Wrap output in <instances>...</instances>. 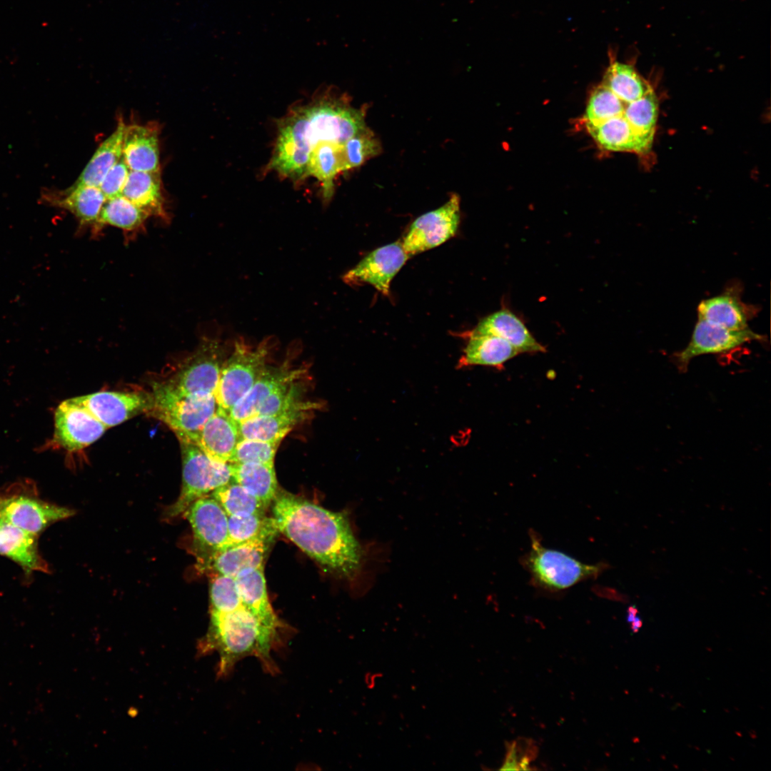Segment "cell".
<instances>
[{"instance_id": "cell-1", "label": "cell", "mask_w": 771, "mask_h": 771, "mask_svg": "<svg viewBox=\"0 0 771 771\" xmlns=\"http://www.w3.org/2000/svg\"><path fill=\"white\" fill-rule=\"evenodd\" d=\"M364 110L336 96L292 109L278 123L269 168L294 181L303 180L309 156L323 145H344L367 128Z\"/></svg>"}, {"instance_id": "cell-2", "label": "cell", "mask_w": 771, "mask_h": 771, "mask_svg": "<svg viewBox=\"0 0 771 771\" xmlns=\"http://www.w3.org/2000/svg\"><path fill=\"white\" fill-rule=\"evenodd\" d=\"M273 503L278 532L326 570L348 579L354 577L363 554L346 514L286 493H278Z\"/></svg>"}, {"instance_id": "cell-3", "label": "cell", "mask_w": 771, "mask_h": 771, "mask_svg": "<svg viewBox=\"0 0 771 771\" xmlns=\"http://www.w3.org/2000/svg\"><path fill=\"white\" fill-rule=\"evenodd\" d=\"M281 633L263 625L244 606L229 613L211 612V625L198 644L201 655L216 652L217 674L227 675L241 659L256 657L271 674L278 671L271 652L282 645Z\"/></svg>"}, {"instance_id": "cell-4", "label": "cell", "mask_w": 771, "mask_h": 771, "mask_svg": "<svg viewBox=\"0 0 771 771\" xmlns=\"http://www.w3.org/2000/svg\"><path fill=\"white\" fill-rule=\"evenodd\" d=\"M148 414L166 424L178 440L194 443L206 422L218 408L215 395H189L168 382L156 383Z\"/></svg>"}, {"instance_id": "cell-5", "label": "cell", "mask_w": 771, "mask_h": 771, "mask_svg": "<svg viewBox=\"0 0 771 771\" xmlns=\"http://www.w3.org/2000/svg\"><path fill=\"white\" fill-rule=\"evenodd\" d=\"M531 549L520 560L535 587L551 592L567 589L575 584L596 578L610 565L604 562L583 563L566 554L545 548L538 535L530 532Z\"/></svg>"}, {"instance_id": "cell-6", "label": "cell", "mask_w": 771, "mask_h": 771, "mask_svg": "<svg viewBox=\"0 0 771 771\" xmlns=\"http://www.w3.org/2000/svg\"><path fill=\"white\" fill-rule=\"evenodd\" d=\"M271 339H264L256 347L242 338L235 341L232 352L222 365L215 393L218 408L229 413L249 391L268 366L274 346Z\"/></svg>"}, {"instance_id": "cell-7", "label": "cell", "mask_w": 771, "mask_h": 771, "mask_svg": "<svg viewBox=\"0 0 771 771\" xmlns=\"http://www.w3.org/2000/svg\"><path fill=\"white\" fill-rule=\"evenodd\" d=\"M182 456V488L169 508L171 517L184 514L191 504L231 480L229 463L216 462L197 445L179 440Z\"/></svg>"}, {"instance_id": "cell-8", "label": "cell", "mask_w": 771, "mask_h": 771, "mask_svg": "<svg viewBox=\"0 0 771 771\" xmlns=\"http://www.w3.org/2000/svg\"><path fill=\"white\" fill-rule=\"evenodd\" d=\"M224 361L225 347L220 339L205 338L168 382L183 394L215 395Z\"/></svg>"}, {"instance_id": "cell-9", "label": "cell", "mask_w": 771, "mask_h": 771, "mask_svg": "<svg viewBox=\"0 0 771 771\" xmlns=\"http://www.w3.org/2000/svg\"><path fill=\"white\" fill-rule=\"evenodd\" d=\"M460 222V198L450 196L437 209L417 218L411 224L402 244L409 256L441 245L453 237Z\"/></svg>"}, {"instance_id": "cell-10", "label": "cell", "mask_w": 771, "mask_h": 771, "mask_svg": "<svg viewBox=\"0 0 771 771\" xmlns=\"http://www.w3.org/2000/svg\"><path fill=\"white\" fill-rule=\"evenodd\" d=\"M764 338L749 328L729 330L697 319L690 342L684 349L673 355L674 362L680 371L686 372L690 361L697 356L727 353Z\"/></svg>"}, {"instance_id": "cell-11", "label": "cell", "mask_w": 771, "mask_h": 771, "mask_svg": "<svg viewBox=\"0 0 771 771\" xmlns=\"http://www.w3.org/2000/svg\"><path fill=\"white\" fill-rule=\"evenodd\" d=\"M0 508L4 520L36 535L74 514L71 509L46 502L28 492L1 496Z\"/></svg>"}, {"instance_id": "cell-12", "label": "cell", "mask_w": 771, "mask_h": 771, "mask_svg": "<svg viewBox=\"0 0 771 771\" xmlns=\"http://www.w3.org/2000/svg\"><path fill=\"white\" fill-rule=\"evenodd\" d=\"M107 428L74 398L61 402L54 415V441L67 451L81 450L96 441Z\"/></svg>"}, {"instance_id": "cell-13", "label": "cell", "mask_w": 771, "mask_h": 771, "mask_svg": "<svg viewBox=\"0 0 771 771\" xmlns=\"http://www.w3.org/2000/svg\"><path fill=\"white\" fill-rule=\"evenodd\" d=\"M409 257L401 241L386 245L369 253L343 276V281L350 286L369 283L388 296L392 279Z\"/></svg>"}, {"instance_id": "cell-14", "label": "cell", "mask_w": 771, "mask_h": 771, "mask_svg": "<svg viewBox=\"0 0 771 771\" xmlns=\"http://www.w3.org/2000/svg\"><path fill=\"white\" fill-rule=\"evenodd\" d=\"M107 428L117 425L151 408V394L100 391L73 398Z\"/></svg>"}, {"instance_id": "cell-15", "label": "cell", "mask_w": 771, "mask_h": 771, "mask_svg": "<svg viewBox=\"0 0 771 771\" xmlns=\"http://www.w3.org/2000/svg\"><path fill=\"white\" fill-rule=\"evenodd\" d=\"M192 528L196 541L208 554L226 548L228 516L213 497H201L184 513Z\"/></svg>"}, {"instance_id": "cell-16", "label": "cell", "mask_w": 771, "mask_h": 771, "mask_svg": "<svg viewBox=\"0 0 771 771\" xmlns=\"http://www.w3.org/2000/svg\"><path fill=\"white\" fill-rule=\"evenodd\" d=\"M319 408L320 403L303 400L276 414L253 415L238 424L240 438L281 442L296 425L306 421Z\"/></svg>"}, {"instance_id": "cell-17", "label": "cell", "mask_w": 771, "mask_h": 771, "mask_svg": "<svg viewBox=\"0 0 771 771\" xmlns=\"http://www.w3.org/2000/svg\"><path fill=\"white\" fill-rule=\"evenodd\" d=\"M740 286H730L721 294L702 300L697 306V319L729 330H743L756 313L753 306L742 301Z\"/></svg>"}, {"instance_id": "cell-18", "label": "cell", "mask_w": 771, "mask_h": 771, "mask_svg": "<svg viewBox=\"0 0 771 771\" xmlns=\"http://www.w3.org/2000/svg\"><path fill=\"white\" fill-rule=\"evenodd\" d=\"M306 371L303 367L291 366L288 361L278 366L268 365L249 391L231 410V417L237 424L252 417L277 388L288 381L303 378Z\"/></svg>"}, {"instance_id": "cell-19", "label": "cell", "mask_w": 771, "mask_h": 771, "mask_svg": "<svg viewBox=\"0 0 771 771\" xmlns=\"http://www.w3.org/2000/svg\"><path fill=\"white\" fill-rule=\"evenodd\" d=\"M158 134L154 124L125 125L122 157L131 171H160Z\"/></svg>"}, {"instance_id": "cell-20", "label": "cell", "mask_w": 771, "mask_h": 771, "mask_svg": "<svg viewBox=\"0 0 771 771\" xmlns=\"http://www.w3.org/2000/svg\"><path fill=\"white\" fill-rule=\"evenodd\" d=\"M273 539L258 538L236 544L208 555L206 565L214 573L236 578L248 568L263 567Z\"/></svg>"}, {"instance_id": "cell-21", "label": "cell", "mask_w": 771, "mask_h": 771, "mask_svg": "<svg viewBox=\"0 0 771 771\" xmlns=\"http://www.w3.org/2000/svg\"><path fill=\"white\" fill-rule=\"evenodd\" d=\"M240 439L238 424L218 408L206 422L193 443L212 460L228 463Z\"/></svg>"}, {"instance_id": "cell-22", "label": "cell", "mask_w": 771, "mask_h": 771, "mask_svg": "<svg viewBox=\"0 0 771 771\" xmlns=\"http://www.w3.org/2000/svg\"><path fill=\"white\" fill-rule=\"evenodd\" d=\"M585 127L598 146L606 151L642 154L651 148L653 141L635 131L623 116Z\"/></svg>"}, {"instance_id": "cell-23", "label": "cell", "mask_w": 771, "mask_h": 771, "mask_svg": "<svg viewBox=\"0 0 771 771\" xmlns=\"http://www.w3.org/2000/svg\"><path fill=\"white\" fill-rule=\"evenodd\" d=\"M470 334L500 337L510 343L519 353L545 351V348L535 340L523 322L508 309H501L486 316Z\"/></svg>"}, {"instance_id": "cell-24", "label": "cell", "mask_w": 771, "mask_h": 771, "mask_svg": "<svg viewBox=\"0 0 771 771\" xmlns=\"http://www.w3.org/2000/svg\"><path fill=\"white\" fill-rule=\"evenodd\" d=\"M38 537L3 518L0 522V555L16 563L26 573H47L48 565L39 551Z\"/></svg>"}, {"instance_id": "cell-25", "label": "cell", "mask_w": 771, "mask_h": 771, "mask_svg": "<svg viewBox=\"0 0 771 771\" xmlns=\"http://www.w3.org/2000/svg\"><path fill=\"white\" fill-rule=\"evenodd\" d=\"M235 580L243 606L263 625L281 633L283 624L271 605L263 567L246 569Z\"/></svg>"}, {"instance_id": "cell-26", "label": "cell", "mask_w": 771, "mask_h": 771, "mask_svg": "<svg viewBox=\"0 0 771 771\" xmlns=\"http://www.w3.org/2000/svg\"><path fill=\"white\" fill-rule=\"evenodd\" d=\"M44 200L72 213L79 229L90 228L92 232L106 198L99 187L71 186L59 194L45 195Z\"/></svg>"}, {"instance_id": "cell-27", "label": "cell", "mask_w": 771, "mask_h": 771, "mask_svg": "<svg viewBox=\"0 0 771 771\" xmlns=\"http://www.w3.org/2000/svg\"><path fill=\"white\" fill-rule=\"evenodd\" d=\"M122 196L144 212L148 217L166 220L160 171H131L122 191Z\"/></svg>"}, {"instance_id": "cell-28", "label": "cell", "mask_w": 771, "mask_h": 771, "mask_svg": "<svg viewBox=\"0 0 771 771\" xmlns=\"http://www.w3.org/2000/svg\"><path fill=\"white\" fill-rule=\"evenodd\" d=\"M519 354L505 340L493 335H469L458 367L486 366L503 368L508 361Z\"/></svg>"}, {"instance_id": "cell-29", "label": "cell", "mask_w": 771, "mask_h": 771, "mask_svg": "<svg viewBox=\"0 0 771 771\" xmlns=\"http://www.w3.org/2000/svg\"><path fill=\"white\" fill-rule=\"evenodd\" d=\"M125 125L121 119L119 121L114 132L99 146L72 186H99L122 156Z\"/></svg>"}, {"instance_id": "cell-30", "label": "cell", "mask_w": 771, "mask_h": 771, "mask_svg": "<svg viewBox=\"0 0 771 771\" xmlns=\"http://www.w3.org/2000/svg\"><path fill=\"white\" fill-rule=\"evenodd\" d=\"M231 480L256 496L266 508L278 493L274 466L259 463H229Z\"/></svg>"}, {"instance_id": "cell-31", "label": "cell", "mask_w": 771, "mask_h": 771, "mask_svg": "<svg viewBox=\"0 0 771 771\" xmlns=\"http://www.w3.org/2000/svg\"><path fill=\"white\" fill-rule=\"evenodd\" d=\"M149 217L123 196L104 202L95 225L93 234H98L106 226L121 230L126 235L143 231Z\"/></svg>"}, {"instance_id": "cell-32", "label": "cell", "mask_w": 771, "mask_h": 771, "mask_svg": "<svg viewBox=\"0 0 771 771\" xmlns=\"http://www.w3.org/2000/svg\"><path fill=\"white\" fill-rule=\"evenodd\" d=\"M601 84L626 102L636 101L652 89L632 65L615 59L610 61Z\"/></svg>"}, {"instance_id": "cell-33", "label": "cell", "mask_w": 771, "mask_h": 771, "mask_svg": "<svg viewBox=\"0 0 771 771\" xmlns=\"http://www.w3.org/2000/svg\"><path fill=\"white\" fill-rule=\"evenodd\" d=\"M226 548L258 538L274 539L278 533L275 521L265 514L228 516Z\"/></svg>"}, {"instance_id": "cell-34", "label": "cell", "mask_w": 771, "mask_h": 771, "mask_svg": "<svg viewBox=\"0 0 771 771\" xmlns=\"http://www.w3.org/2000/svg\"><path fill=\"white\" fill-rule=\"evenodd\" d=\"M211 496L228 516L265 514L267 508L252 493L232 480L213 490Z\"/></svg>"}, {"instance_id": "cell-35", "label": "cell", "mask_w": 771, "mask_h": 771, "mask_svg": "<svg viewBox=\"0 0 771 771\" xmlns=\"http://www.w3.org/2000/svg\"><path fill=\"white\" fill-rule=\"evenodd\" d=\"M628 103L619 99L601 84L590 96L583 116L585 124H599L615 117L625 116Z\"/></svg>"}, {"instance_id": "cell-36", "label": "cell", "mask_w": 771, "mask_h": 771, "mask_svg": "<svg viewBox=\"0 0 771 771\" xmlns=\"http://www.w3.org/2000/svg\"><path fill=\"white\" fill-rule=\"evenodd\" d=\"M347 171L362 166L379 155L382 147L378 138L368 127L350 138L344 144Z\"/></svg>"}, {"instance_id": "cell-37", "label": "cell", "mask_w": 771, "mask_h": 771, "mask_svg": "<svg viewBox=\"0 0 771 771\" xmlns=\"http://www.w3.org/2000/svg\"><path fill=\"white\" fill-rule=\"evenodd\" d=\"M211 577V612L229 613L243 606L234 578L214 572Z\"/></svg>"}, {"instance_id": "cell-38", "label": "cell", "mask_w": 771, "mask_h": 771, "mask_svg": "<svg viewBox=\"0 0 771 771\" xmlns=\"http://www.w3.org/2000/svg\"><path fill=\"white\" fill-rule=\"evenodd\" d=\"M280 441L240 438L228 463H259L274 466Z\"/></svg>"}, {"instance_id": "cell-39", "label": "cell", "mask_w": 771, "mask_h": 771, "mask_svg": "<svg viewBox=\"0 0 771 771\" xmlns=\"http://www.w3.org/2000/svg\"><path fill=\"white\" fill-rule=\"evenodd\" d=\"M303 383V378H299L281 386L263 401L254 415L276 414L302 402L306 388Z\"/></svg>"}, {"instance_id": "cell-40", "label": "cell", "mask_w": 771, "mask_h": 771, "mask_svg": "<svg viewBox=\"0 0 771 771\" xmlns=\"http://www.w3.org/2000/svg\"><path fill=\"white\" fill-rule=\"evenodd\" d=\"M506 753L500 770H532L530 764L538 753L536 742L530 738L519 737L505 743Z\"/></svg>"}, {"instance_id": "cell-41", "label": "cell", "mask_w": 771, "mask_h": 771, "mask_svg": "<svg viewBox=\"0 0 771 771\" xmlns=\"http://www.w3.org/2000/svg\"><path fill=\"white\" fill-rule=\"evenodd\" d=\"M130 169L122 156L119 161L109 171L99 188L106 200L122 196Z\"/></svg>"}, {"instance_id": "cell-42", "label": "cell", "mask_w": 771, "mask_h": 771, "mask_svg": "<svg viewBox=\"0 0 771 771\" xmlns=\"http://www.w3.org/2000/svg\"><path fill=\"white\" fill-rule=\"evenodd\" d=\"M638 610L635 606H630L628 609V621L632 622L637 616Z\"/></svg>"}, {"instance_id": "cell-43", "label": "cell", "mask_w": 771, "mask_h": 771, "mask_svg": "<svg viewBox=\"0 0 771 771\" xmlns=\"http://www.w3.org/2000/svg\"><path fill=\"white\" fill-rule=\"evenodd\" d=\"M377 675H376V673L375 674H373V673H366V676H365V680H369V681L368 680L366 681V684L367 685V686L369 688H373L374 687V685L376 684V680H376V677Z\"/></svg>"}, {"instance_id": "cell-44", "label": "cell", "mask_w": 771, "mask_h": 771, "mask_svg": "<svg viewBox=\"0 0 771 771\" xmlns=\"http://www.w3.org/2000/svg\"><path fill=\"white\" fill-rule=\"evenodd\" d=\"M631 623V629L633 632H638L641 628L642 622L639 616H637Z\"/></svg>"}, {"instance_id": "cell-45", "label": "cell", "mask_w": 771, "mask_h": 771, "mask_svg": "<svg viewBox=\"0 0 771 771\" xmlns=\"http://www.w3.org/2000/svg\"><path fill=\"white\" fill-rule=\"evenodd\" d=\"M2 519H3V515H2V513H1V508H0V522L2 520Z\"/></svg>"}]
</instances>
